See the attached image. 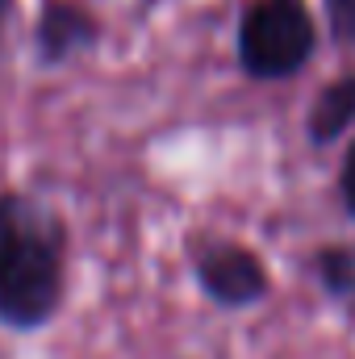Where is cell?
Instances as JSON below:
<instances>
[{"label":"cell","mask_w":355,"mask_h":359,"mask_svg":"<svg viewBox=\"0 0 355 359\" xmlns=\"http://www.w3.org/2000/svg\"><path fill=\"white\" fill-rule=\"evenodd\" d=\"M72 234L63 213L25 188H0V326L34 334L67 301Z\"/></svg>","instance_id":"6da1fadb"},{"label":"cell","mask_w":355,"mask_h":359,"mask_svg":"<svg viewBox=\"0 0 355 359\" xmlns=\"http://www.w3.org/2000/svg\"><path fill=\"white\" fill-rule=\"evenodd\" d=\"M234 50L251 80H293L318 50V21L305 0H251L239 17Z\"/></svg>","instance_id":"7a4b0ae2"},{"label":"cell","mask_w":355,"mask_h":359,"mask_svg":"<svg viewBox=\"0 0 355 359\" xmlns=\"http://www.w3.org/2000/svg\"><path fill=\"white\" fill-rule=\"evenodd\" d=\"M192 280L205 301L217 309H251L267 301L272 292V271L260 251L234 238H209L192 247Z\"/></svg>","instance_id":"3957f363"},{"label":"cell","mask_w":355,"mask_h":359,"mask_svg":"<svg viewBox=\"0 0 355 359\" xmlns=\"http://www.w3.org/2000/svg\"><path fill=\"white\" fill-rule=\"evenodd\" d=\"M100 34L105 21L84 0H42L34 17V59L38 67H67L100 46Z\"/></svg>","instance_id":"277c9868"},{"label":"cell","mask_w":355,"mask_h":359,"mask_svg":"<svg viewBox=\"0 0 355 359\" xmlns=\"http://www.w3.org/2000/svg\"><path fill=\"white\" fill-rule=\"evenodd\" d=\"M351 130H355V72H347V76L318 88L309 113H305V138L314 147H330Z\"/></svg>","instance_id":"5b68a950"},{"label":"cell","mask_w":355,"mask_h":359,"mask_svg":"<svg viewBox=\"0 0 355 359\" xmlns=\"http://www.w3.org/2000/svg\"><path fill=\"white\" fill-rule=\"evenodd\" d=\"M305 268H309L314 284H318L330 301L355 305V247H347V243H326V247H318V251L309 255Z\"/></svg>","instance_id":"8992f818"},{"label":"cell","mask_w":355,"mask_h":359,"mask_svg":"<svg viewBox=\"0 0 355 359\" xmlns=\"http://www.w3.org/2000/svg\"><path fill=\"white\" fill-rule=\"evenodd\" d=\"M326 29L339 46H355V0H322Z\"/></svg>","instance_id":"52a82bcc"},{"label":"cell","mask_w":355,"mask_h":359,"mask_svg":"<svg viewBox=\"0 0 355 359\" xmlns=\"http://www.w3.org/2000/svg\"><path fill=\"white\" fill-rule=\"evenodd\" d=\"M339 196H343V209H347V217L355 222V142L347 147V155H343V168H339Z\"/></svg>","instance_id":"ba28073f"},{"label":"cell","mask_w":355,"mask_h":359,"mask_svg":"<svg viewBox=\"0 0 355 359\" xmlns=\"http://www.w3.org/2000/svg\"><path fill=\"white\" fill-rule=\"evenodd\" d=\"M8 13H13V0H0V34H4V21H8Z\"/></svg>","instance_id":"9c48e42d"}]
</instances>
